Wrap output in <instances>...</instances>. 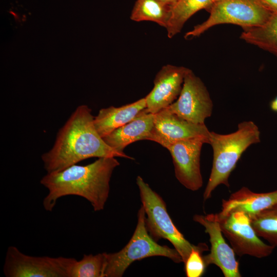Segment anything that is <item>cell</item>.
Returning a JSON list of instances; mask_svg holds the SVG:
<instances>
[{
	"label": "cell",
	"mask_w": 277,
	"mask_h": 277,
	"mask_svg": "<svg viewBox=\"0 0 277 277\" xmlns=\"http://www.w3.org/2000/svg\"><path fill=\"white\" fill-rule=\"evenodd\" d=\"M91 112L87 105L78 106L59 130L51 149L41 156L47 173L62 170L90 157L134 160L105 143L95 127Z\"/></svg>",
	"instance_id": "obj_1"
},
{
	"label": "cell",
	"mask_w": 277,
	"mask_h": 277,
	"mask_svg": "<svg viewBox=\"0 0 277 277\" xmlns=\"http://www.w3.org/2000/svg\"><path fill=\"white\" fill-rule=\"evenodd\" d=\"M119 165L115 157H104L86 165L74 164L47 173L40 181L48 190L43 201L44 209L51 211L60 198L73 195L87 200L94 211L103 210L109 195L112 174Z\"/></svg>",
	"instance_id": "obj_2"
},
{
	"label": "cell",
	"mask_w": 277,
	"mask_h": 277,
	"mask_svg": "<svg viewBox=\"0 0 277 277\" xmlns=\"http://www.w3.org/2000/svg\"><path fill=\"white\" fill-rule=\"evenodd\" d=\"M209 144L213 150L212 165L203 194L206 201L220 185L229 187V177L243 152L251 145L260 142V132L252 121L240 123L234 132L222 134L210 131Z\"/></svg>",
	"instance_id": "obj_3"
},
{
	"label": "cell",
	"mask_w": 277,
	"mask_h": 277,
	"mask_svg": "<svg viewBox=\"0 0 277 277\" xmlns=\"http://www.w3.org/2000/svg\"><path fill=\"white\" fill-rule=\"evenodd\" d=\"M154 256L166 257L176 263H183L175 248L159 245L150 235L146 225L145 210L142 205L138 211L135 229L128 244L118 252L106 253L105 277H121L134 261Z\"/></svg>",
	"instance_id": "obj_4"
},
{
	"label": "cell",
	"mask_w": 277,
	"mask_h": 277,
	"mask_svg": "<svg viewBox=\"0 0 277 277\" xmlns=\"http://www.w3.org/2000/svg\"><path fill=\"white\" fill-rule=\"evenodd\" d=\"M142 206L146 214V225L151 237L156 241L168 240L181 256L184 264L192 249L191 244L176 227L162 197L153 191L140 176L136 177Z\"/></svg>",
	"instance_id": "obj_5"
},
{
	"label": "cell",
	"mask_w": 277,
	"mask_h": 277,
	"mask_svg": "<svg viewBox=\"0 0 277 277\" xmlns=\"http://www.w3.org/2000/svg\"><path fill=\"white\" fill-rule=\"evenodd\" d=\"M207 11L209 17L187 32L186 38L199 36L210 28L223 24L239 25L243 29L259 27L273 13L259 0H217Z\"/></svg>",
	"instance_id": "obj_6"
},
{
	"label": "cell",
	"mask_w": 277,
	"mask_h": 277,
	"mask_svg": "<svg viewBox=\"0 0 277 277\" xmlns=\"http://www.w3.org/2000/svg\"><path fill=\"white\" fill-rule=\"evenodd\" d=\"M74 258L34 256L16 247L7 248L3 272L6 277H71Z\"/></svg>",
	"instance_id": "obj_7"
},
{
	"label": "cell",
	"mask_w": 277,
	"mask_h": 277,
	"mask_svg": "<svg viewBox=\"0 0 277 277\" xmlns=\"http://www.w3.org/2000/svg\"><path fill=\"white\" fill-rule=\"evenodd\" d=\"M215 215L223 235L237 255L263 258L272 253L275 247L262 241L253 228L250 217L245 213L235 211L222 217Z\"/></svg>",
	"instance_id": "obj_8"
},
{
	"label": "cell",
	"mask_w": 277,
	"mask_h": 277,
	"mask_svg": "<svg viewBox=\"0 0 277 277\" xmlns=\"http://www.w3.org/2000/svg\"><path fill=\"white\" fill-rule=\"evenodd\" d=\"M213 102L202 80L189 69L184 80L182 89L176 101L168 106L179 117L195 124H205L211 116Z\"/></svg>",
	"instance_id": "obj_9"
},
{
	"label": "cell",
	"mask_w": 277,
	"mask_h": 277,
	"mask_svg": "<svg viewBox=\"0 0 277 277\" xmlns=\"http://www.w3.org/2000/svg\"><path fill=\"white\" fill-rule=\"evenodd\" d=\"M207 140L193 138L176 141L165 148L172 158L175 176L186 188L197 191L203 186L200 157L202 148Z\"/></svg>",
	"instance_id": "obj_10"
},
{
	"label": "cell",
	"mask_w": 277,
	"mask_h": 277,
	"mask_svg": "<svg viewBox=\"0 0 277 277\" xmlns=\"http://www.w3.org/2000/svg\"><path fill=\"white\" fill-rule=\"evenodd\" d=\"M210 131L205 124L188 122L172 112L168 107L154 114L153 128L147 140L164 147L172 142L193 138L209 142Z\"/></svg>",
	"instance_id": "obj_11"
},
{
	"label": "cell",
	"mask_w": 277,
	"mask_h": 277,
	"mask_svg": "<svg viewBox=\"0 0 277 277\" xmlns=\"http://www.w3.org/2000/svg\"><path fill=\"white\" fill-rule=\"evenodd\" d=\"M193 220L204 227L209 236L210 253L204 256L206 266L211 264L217 266L225 277H241L235 253L226 242L215 214H195Z\"/></svg>",
	"instance_id": "obj_12"
},
{
	"label": "cell",
	"mask_w": 277,
	"mask_h": 277,
	"mask_svg": "<svg viewBox=\"0 0 277 277\" xmlns=\"http://www.w3.org/2000/svg\"><path fill=\"white\" fill-rule=\"evenodd\" d=\"M188 68L171 65L164 66L156 74L152 90L145 97L148 113L155 114L179 97Z\"/></svg>",
	"instance_id": "obj_13"
},
{
	"label": "cell",
	"mask_w": 277,
	"mask_h": 277,
	"mask_svg": "<svg viewBox=\"0 0 277 277\" xmlns=\"http://www.w3.org/2000/svg\"><path fill=\"white\" fill-rule=\"evenodd\" d=\"M276 204L277 190L256 193L243 187L232 193L228 199L222 200V210L216 214L222 217L233 211H241L250 217Z\"/></svg>",
	"instance_id": "obj_14"
},
{
	"label": "cell",
	"mask_w": 277,
	"mask_h": 277,
	"mask_svg": "<svg viewBox=\"0 0 277 277\" xmlns=\"http://www.w3.org/2000/svg\"><path fill=\"white\" fill-rule=\"evenodd\" d=\"M154 125V114L145 109L128 123L117 128L103 137L111 148L120 153L129 144L147 140Z\"/></svg>",
	"instance_id": "obj_15"
},
{
	"label": "cell",
	"mask_w": 277,
	"mask_h": 277,
	"mask_svg": "<svg viewBox=\"0 0 277 277\" xmlns=\"http://www.w3.org/2000/svg\"><path fill=\"white\" fill-rule=\"evenodd\" d=\"M146 107L145 97L119 107L110 106L100 110L94 117L95 127L102 137L133 120Z\"/></svg>",
	"instance_id": "obj_16"
},
{
	"label": "cell",
	"mask_w": 277,
	"mask_h": 277,
	"mask_svg": "<svg viewBox=\"0 0 277 277\" xmlns=\"http://www.w3.org/2000/svg\"><path fill=\"white\" fill-rule=\"evenodd\" d=\"M241 38L277 56V12L263 25L244 29Z\"/></svg>",
	"instance_id": "obj_17"
},
{
	"label": "cell",
	"mask_w": 277,
	"mask_h": 277,
	"mask_svg": "<svg viewBox=\"0 0 277 277\" xmlns=\"http://www.w3.org/2000/svg\"><path fill=\"white\" fill-rule=\"evenodd\" d=\"M217 0H179L171 7V15L166 30L168 37L180 33L186 22L195 13L208 10Z\"/></svg>",
	"instance_id": "obj_18"
},
{
	"label": "cell",
	"mask_w": 277,
	"mask_h": 277,
	"mask_svg": "<svg viewBox=\"0 0 277 277\" xmlns=\"http://www.w3.org/2000/svg\"><path fill=\"white\" fill-rule=\"evenodd\" d=\"M171 7L160 0H137L130 18L136 22H153L166 28L171 15Z\"/></svg>",
	"instance_id": "obj_19"
},
{
	"label": "cell",
	"mask_w": 277,
	"mask_h": 277,
	"mask_svg": "<svg viewBox=\"0 0 277 277\" xmlns=\"http://www.w3.org/2000/svg\"><path fill=\"white\" fill-rule=\"evenodd\" d=\"M251 225L260 238L277 246V204L250 217Z\"/></svg>",
	"instance_id": "obj_20"
},
{
	"label": "cell",
	"mask_w": 277,
	"mask_h": 277,
	"mask_svg": "<svg viewBox=\"0 0 277 277\" xmlns=\"http://www.w3.org/2000/svg\"><path fill=\"white\" fill-rule=\"evenodd\" d=\"M106 253L95 255L84 254L80 261H75L71 277H105Z\"/></svg>",
	"instance_id": "obj_21"
},
{
	"label": "cell",
	"mask_w": 277,
	"mask_h": 277,
	"mask_svg": "<svg viewBox=\"0 0 277 277\" xmlns=\"http://www.w3.org/2000/svg\"><path fill=\"white\" fill-rule=\"evenodd\" d=\"M208 250L205 243H200L192 249L184 263L186 275L187 277H200L207 267L202 256V252Z\"/></svg>",
	"instance_id": "obj_22"
},
{
	"label": "cell",
	"mask_w": 277,
	"mask_h": 277,
	"mask_svg": "<svg viewBox=\"0 0 277 277\" xmlns=\"http://www.w3.org/2000/svg\"><path fill=\"white\" fill-rule=\"evenodd\" d=\"M265 7L272 12H277V0H259Z\"/></svg>",
	"instance_id": "obj_23"
},
{
	"label": "cell",
	"mask_w": 277,
	"mask_h": 277,
	"mask_svg": "<svg viewBox=\"0 0 277 277\" xmlns=\"http://www.w3.org/2000/svg\"><path fill=\"white\" fill-rule=\"evenodd\" d=\"M270 108L272 111L277 112V96L270 102Z\"/></svg>",
	"instance_id": "obj_24"
},
{
	"label": "cell",
	"mask_w": 277,
	"mask_h": 277,
	"mask_svg": "<svg viewBox=\"0 0 277 277\" xmlns=\"http://www.w3.org/2000/svg\"><path fill=\"white\" fill-rule=\"evenodd\" d=\"M163 3L171 6L172 7L179 0H160Z\"/></svg>",
	"instance_id": "obj_25"
}]
</instances>
